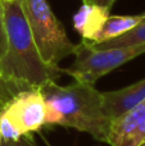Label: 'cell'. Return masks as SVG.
Returning a JSON list of instances; mask_svg holds the SVG:
<instances>
[{"instance_id": "6da1fadb", "label": "cell", "mask_w": 145, "mask_h": 146, "mask_svg": "<svg viewBox=\"0 0 145 146\" xmlns=\"http://www.w3.org/2000/svg\"><path fill=\"white\" fill-rule=\"evenodd\" d=\"M4 19L8 48L0 59V73L17 92L43 88L62 76V68L43 60L28 27L21 0L4 3Z\"/></svg>"}, {"instance_id": "5b68a950", "label": "cell", "mask_w": 145, "mask_h": 146, "mask_svg": "<svg viewBox=\"0 0 145 146\" xmlns=\"http://www.w3.org/2000/svg\"><path fill=\"white\" fill-rule=\"evenodd\" d=\"M46 103L41 88L19 91L3 106V111L10 119L22 136L37 132L45 126Z\"/></svg>"}, {"instance_id": "7c38bea8", "label": "cell", "mask_w": 145, "mask_h": 146, "mask_svg": "<svg viewBox=\"0 0 145 146\" xmlns=\"http://www.w3.org/2000/svg\"><path fill=\"white\" fill-rule=\"evenodd\" d=\"M145 142V118L135 128L132 133H130L120 146H141Z\"/></svg>"}, {"instance_id": "5bb4252c", "label": "cell", "mask_w": 145, "mask_h": 146, "mask_svg": "<svg viewBox=\"0 0 145 146\" xmlns=\"http://www.w3.org/2000/svg\"><path fill=\"white\" fill-rule=\"evenodd\" d=\"M7 48H8V42H7V31H5L4 8H3V1L0 0V59L5 54Z\"/></svg>"}, {"instance_id": "ac0fdd59", "label": "cell", "mask_w": 145, "mask_h": 146, "mask_svg": "<svg viewBox=\"0 0 145 146\" xmlns=\"http://www.w3.org/2000/svg\"><path fill=\"white\" fill-rule=\"evenodd\" d=\"M15 146H23V145H19V144H17V145H15Z\"/></svg>"}, {"instance_id": "ba28073f", "label": "cell", "mask_w": 145, "mask_h": 146, "mask_svg": "<svg viewBox=\"0 0 145 146\" xmlns=\"http://www.w3.org/2000/svg\"><path fill=\"white\" fill-rule=\"evenodd\" d=\"M145 118V100L140 101L128 109L127 111L112 119L109 135H108L107 144L110 146H120L121 142L130 133L135 131V128L143 122Z\"/></svg>"}, {"instance_id": "3957f363", "label": "cell", "mask_w": 145, "mask_h": 146, "mask_svg": "<svg viewBox=\"0 0 145 146\" xmlns=\"http://www.w3.org/2000/svg\"><path fill=\"white\" fill-rule=\"evenodd\" d=\"M28 27L43 60L59 67L61 60L73 55L76 45L67 36L46 0H21Z\"/></svg>"}, {"instance_id": "9c48e42d", "label": "cell", "mask_w": 145, "mask_h": 146, "mask_svg": "<svg viewBox=\"0 0 145 146\" xmlns=\"http://www.w3.org/2000/svg\"><path fill=\"white\" fill-rule=\"evenodd\" d=\"M144 22V14L138 15H108L98 31L92 42H103L127 33ZM91 42V41H90Z\"/></svg>"}, {"instance_id": "ffe728a7", "label": "cell", "mask_w": 145, "mask_h": 146, "mask_svg": "<svg viewBox=\"0 0 145 146\" xmlns=\"http://www.w3.org/2000/svg\"><path fill=\"white\" fill-rule=\"evenodd\" d=\"M141 146H145V142H144V144H143V145H141Z\"/></svg>"}, {"instance_id": "4fadbf2b", "label": "cell", "mask_w": 145, "mask_h": 146, "mask_svg": "<svg viewBox=\"0 0 145 146\" xmlns=\"http://www.w3.org/2000/svg\"><path fill=\"white\" fill-rule=\"evenodd\" d=\"M17 94L18 92L15 91V88L9 82H7L0 73V106H4Z\"/></svg>"}, {"instance_id": "8fae6325", "label": "cell", "mask_w": 145, "mask_h": 146, "mask_svg": "<svg viewBox=\"0 0 145 146\" xmlns=\"http://www.w3.org/2000/svg\"><path fill=\"white\" fill-rule=\"evenodd\" d=\"M22 137V133L15 128V126L10 122V119L5 115V113L0 111V139L5 146H10V144H17Z\"/></svg>"}, {"instance_id": "7a4b0ae2", "label": "cell", "mask_w": 145, "mask_h": 146, "mask_svg": "<svg viewBox=\"0 0 145 146\" xmlns=\"http://www.w3.org/2000/svg\"><path fill=\"white\" fill-rule=\"evenodd\" d=\"M41 92L46 103L45 124L74 128L107 142L112 119L104 111L103 92L94 85L80 81L67 86L49 82Z\"/></svg>"}, {"instance_id": "9a60e30c", "label": "cell", "mask_w": 145, "mask_h": 146, "mask_svg": "<svg viewBox=\"0 0 145 146\" xmlns=\"http://www.w3.org/2000/svg\"><path fill=\"white\" fill-rule=\"evenodd\" d=\"M84 3H90V4H95L99 7H104L110 9L112 5L116 3V0H84Z\"/></svg>"}, {"instance_id": "52a82bcc", "label": "cell", "mask_w": 145, "mask_h": 146, "mask_svg": "<svg viewBox=\"0 0 145 146\" xmlns=\"http://www.w3.org/2000/svg\"><path fill=\"white\" fill-rule=\"evenodd\" d=\"M109 10L104 7L84 3L73 15V27L76 32L81 35L84 40L92 42L98 31L109 15Z\"/></svg>"}, {"instance_id": "d6986e66", "label": "cell", "mask_w": 145, "mask_h": 146, "mask_svg": "<svg viewBox=\"0 0 145 146\" xmlns=\"http://www.w3.org/2000/svg\"><path fill=\"white\" fill-rule=\"evenodd\" d=\"M143 14H144V21H145V12H144V13H143Z\"/></svg>"}, {"instance_id": "30bf717a", "label": "cell", "mask_w": 145, "mask_h": 146, "mask_svg": "<svg viewBox=\"0 0 145 146\" xmlns=\"http://www.w3.org/2000/svg\"><path fill=\"white\" fill-rule=\"evenodd\" d=\"M86 41V40H85ZM139 44H145V21L128 31L127 33L120 36L117 38H112L103 42H90L87 41V45L95 50H103V49H110V48H120V46H130V45H139Z\"/></svg>"}, {"instance_id": "277c9868", "label": "cell", "mask_w": 145, "mask_h": 146, "mask_svg": "<svg viewBox=\"0 0 145 146\" xmlns=\"http://www.w3.org/2000/svg\"><path fill=\"white\" fill-rule=\"evenodd\" d=\"M144 53L145 44L95 50L87 45V41L82 40L76 45L73 63L67 68H62V74L66 73L73 77L74 81L94 85L100 77Z\"/></svg>"}, {"instance_id": "8992f818", "label": "cell", "mask_w": 145, "mask_h": 146, "mask_svg": "<svg viewBox=\"0 0 145 146\" xmlns=\"http://www.w3.org/2000/svg\"><path fill=\"white\" fill-rule=\"evenodd\" d=\"M145 100V78L116 91L103 92L104 111L110 119L121 115Z\"/></svg>"}, {"instance_id": "2e32d148", "label": "cell", "mask_w": 145, "mask_h": 146, "mask_svg": "<svg viewBox=\"0 0 145 146\" xmlns=\"http://www.w3.org/2000/svg\"><path fill=\"white\" fill-rule=\"evenodd\" d=\"M4 3H13V1H18V0H1Z\"/></svg>"}, {"instance_id": "e0dca14e", "label": "cell", "mask_w": 145, "mask_h": 146, "mask_svg": "<svg viewBox=\"0 0 145 146\" xmlns=\"http://www.w3.org/2000/svg\"><path fill=\"white\" fill-rule=\"evenodd\" d=\"M1 109H3V106H0V111H1ZM0 146H5L4 144H3V141H1V139H0Z\"/></svg>"}]
</instances>
